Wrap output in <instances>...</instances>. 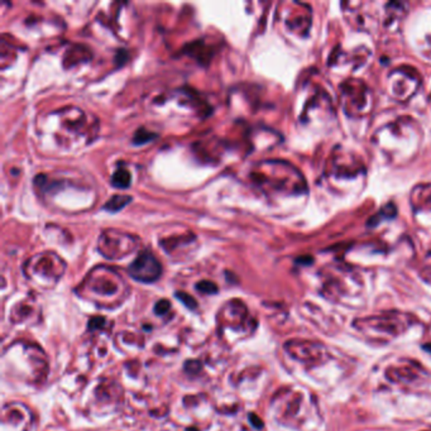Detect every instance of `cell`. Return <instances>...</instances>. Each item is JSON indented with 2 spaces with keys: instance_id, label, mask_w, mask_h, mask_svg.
Segmentation results:
<instances>
[{
  "instance_id": "6da1fadb",
  "label": "cell",
  "mask_w": 431,
  "mask_h": 431,
  "mask_svg": "<svg viewBox=\"0 0 431 431\" xmlns=\"http://www.w3.org/2000/svg\"><path fill=\"white\" fill-rule=\"evenodd\" d=\"M414 324V317L400 311H388L376 317L356 319L354 327L369 339L392 340L403 335Z\"/></svg>"
},
{
  "instance_id": "7a4b0ae2",
  "label": "cell",
  "mask_w": 431,
  "mask_h": 431,
  "mask_svg": "<svg viewBox=\"0 0 431 431\" xmlns=\"http://www.w3.org/2000/svg\"><path fill=\"white\" fill-rule=\"evenodd\" d=\"M307 392L301 390H285L275 397L277 419L290 426L304 425L310 416L311 403Z\"/></svg>"
},
{
  "instance_id": "3957f363",
  "label": "cell",
  "mask_w": 431,
  "mask_h": 431,
  "mask_svg": "<svg viewBox=\"0 0 431 431\" xmlns=\"http://www.w3.org/2000/svg\"><path fill=\"white\" fill-rule=\"evenodd\" d=\"M285 351L295 361L307 366H320L329 361L328 348L314 340H290L285 344Z\"/></svg>"
},
{
  "instance_id": "277c9868",
  "label": "cell",
  "mask_w": 431,
  "mask_h": 431,
  "mask_svg": "<svg viewBox=\"0 0 431 431\" xmlns=\"http://www.w3.org/2000/svg\"><path fill=\"white\" fill-rule=\"evenodd\" d=\"M99 272L100 273L98 270L90 272L89 290L105 300L121 296V290L124 288V282L121 277L105 267H99Z\"/></svg>"
},
{
  "instance_id": "5b68a950",
  "label": "cell",
  "mask_w": 431,
  "mask_h": 431,
  "mask_svg": "<svg viewBox=\"0 0 431 431\" xmlns=\"http://www.w3.org/2000/svg\"><path fill=\"white\" fill-rule=\"evenodd\" d=\"M128 271L136 281L151 283L161 277L162 266L153 254L148 251H144L133 261Z\"/></svg>"
},
{
  "instance_id": "8992f818",
  "label": "cell",
  "mask_w": 431,
  "mask_h": 431,
  "mask_svg": "<svg viewBox=\"0 0 431 431\" xmlns=\"http://www.w3.org/2000/svg\"><path fill=\"white\" fill-rule=\"evenodd\" d=\"M387 378L398 385L411 386L424 380L425 371L414 361H401L387 368Z\"/></svg>"
},
{
  "instance_id": "52a82bcc",
  "label": "cell",
  "mask_w": 431,
  "mask_h": 431,
  "mask_svg": "<svg viewBox=\"0 0 431 431\" xmlns=\"http://www.w3.org/2000/svg\"><path fill=\"white\" fill-rule=\"evenodd\" d=\"M36 262L32 261V272L40 276L42 280H51V281H58L60 277L62 275H60L58 272H53V271L48 270V267H53V266L58 265V263H62V261L58 258V256L55 254H45V256H38L36 257Z\"/></svg>"
},
{
  "instance_id": "ba28073f",
  "label": "cell",
  "mask_w": 431,
  "mask_h": 431,
  "mask_svg": "<svg viewBox=\"0 0 431 431\" xmlns=\"http://www.w3.org/2000/svg\"><path fill=\"white\" fill-rule=\"evenodd\" d=\"M131 181H132V176L124 168H119L111 178V185L116 189H121V190L128 189L131 186Z\"/></svg>"
},
{
  "instance_id": "9c48e42d",
  "label": "cell",
  "mask_w": 431,
  "mask_h": 431,
  "mask_svg": "<svg viewBox=\"0 0 431 431\" xmlns=\"http://www.w3.org/2000/svg\"><path fill=\"white\" fill-rule=\"evenodd\" d=\"M131 200H132L131 196L115 195L104 205V209L108 210L110 213H116V212L121 210L123 207H127Z\"/></svg>"
},
{
  "instance_id": "30bf717a",
  "label": "cell",
  "mask_w": 431,
  "mask_h": 431,
  "mask_svg": "<svg viewBox=\"0 0 431 431\" xmlns=\"http://www.w3.org/2000/svg\"><path fill=\"white\" fill-rule=\"evenodd\" d=\"M156 137H157L156 134L148 132L147 129L142 128V129H139L138 132L134 134V139H133V142H134V144L139 146V144L148 143V142H151L152 139H155Z\"/></svg>"
},
{
  "instance_id": "8fae6325",
  "label": "cell",
  "mask_w": 431,
  "mask_h": 431,
  "mask_svg": "<svg viewBox=\"0 0 431 431\" xmlns=\"http://www.w3.org/2000/svg\"><path fill=\"white\" fill-rule=\"evenodd\" d=\"M197 291H200L202 293H207V295H213V293H218V286L210 281H202L199 282L196 285Z\"/></svg>"
},
{
  "instance_id": "7c38bea8",
  "label": "cell",
  "mask_w": 431,
  "mask_h": 431,
  "mask_svg": "<svg viewBox=\"0 0 431 431\" xmlns=\"http://www.w3.org/2000/svg\"><path fill=\"white\" fill-rule=\"evenodd\" d=\"M176 298H178L186 307H189L190 310H194V309L197 307V302H196L195 300L192 299L190 295H187L186 293H176Z\"/></svg>"
},
{
  "instance_id": "4fadbf2b",
  "label": "cell",
  "mask_w": 431,
  "mask_h": 431,
  "mask_svg": "<svg viewBox=\"0 0 431 431\" xmlns=\"http://www.w3.org/2000/svg\"><path fill=\"white\" fill-rule=\"evenodd\" d=\"M171 309V304H170V301H167V300H161V301H158L155 306V312L157 315H160V317H163V315H166L167 312L170 311Z\"/></svg>"
},
{
  "instance_id": "5bb4252c",
  "label": "cell",
  "mask_w": 431,
  "mask_h": 431,
  "mask_svg": "<svg viewBox=\"0 0 431 431\" xmlns=\"http://www.w3.org/2000/svg\"><path fill=\"white\" fill-rule=\"evenodd\" d=\"M424 348H425L426 351H429V353H431V344H426Z\"/></svg>"
},
{
  "instance_id": "9a60e30c",
  "label": "cell",
  "mask_w": 431,
  "mask_h": 431,
  "mask_svg": "<svg viewBox=\"0 0 431 431\" xmlns=\"http://www.w3.org/2000/svg\"><path fill=\"white\" fill-rule=\"evenodd\" d=\"M195 430H196V429H189V430H187V431H195Z\"/></svg>"
}]
</instances>
